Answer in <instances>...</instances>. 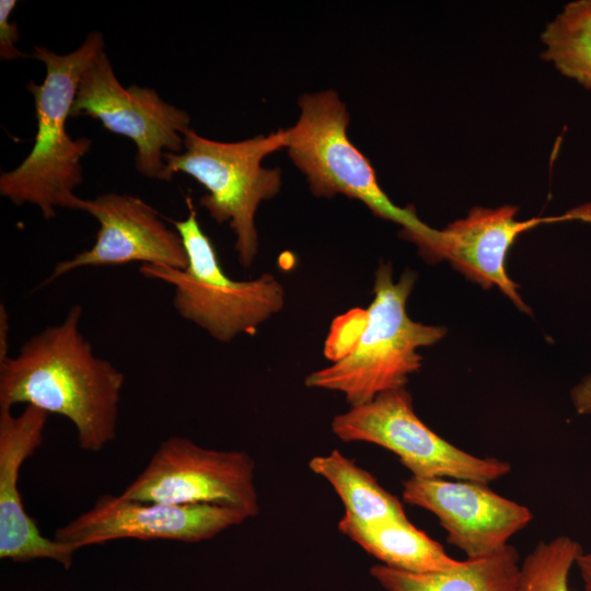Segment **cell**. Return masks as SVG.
<instances>
[{
    "instance_id": "cell-5",
    "label": "cell",
    "mask_w": 591,
    "mask_h": 591,
    "mask_svg": "<svg viewBox=\"0 0 591 591\" xmlns=\"http://www.w3.org/2000/svg\"><path fill=\"white\" fill-rule=\"evenodd\" d=\"M188 216L172 221L187 255L185 269L141 265L139 271L174 287L173 306L213 339L228 343L240 334H251L285 305L279 280L265 273L251 280L229 277L220 265L216 248L197 219L190 197Z\"/></svg>"
},
{
    "instance_id": "cell-2",
    "label": "cell",
    "mask_w": 591,
    "mask_h": 591,
    "mask_svg": "<svg viewBox=\"0 0 591 591\" xmlns=\"http://www.w3.org/2000/svg\"><path fill=\"white\" fill-rule=\"evenodd\" d=\"M415 281L412 270L394 281L392 266L381 264L370 305L334 320L324 350L333 363L310 373L304 384L340 392L350 407L405 387L408 376L421 367L417 350L436 344L447 333L442 326L418 323L407 315Z\"/></svg>"
},
{
    "instance_id": "cell-12",
    "label": "cell",
    "mask_w": 591,
    "mask_h": 591,
    "mask_svg": "<svg viewBox=\"0 0 591 591\" xmlns=\"http://www.w3.org/2000/svg\"><path fill=\"white\" fill-rule=\"evenodd\" d=\"M402 497L432 512L448 532V542L468 559L500 551L532 519L525 506L476 482L412 476L403 483Z\"/></svg>"
},
{
    "instance_id": "cell-21",
    "label": "cell",
    "mask_w": 591,
    "mask_h": 591,
    "mask_svg": "<svg viewBox=\"0 0 591 591\" xmlns=\"http://www.w3.org/2000/svg\"><path fill=\"white\" fill-rule=\"evenodd\" d=\"M15 5V0L0 1V58L2 60H13L24 56L15 47V43L19 39L16 23L10 21V15Z\"/></svg>"
},
{
    "instance_id": "cell-20",
    "label": "cell",
    "mask_w": 591,
    "mask_h": 591,
    "mask_svg": "<svg viewBox=\"0 0 591 591\" xmlns=\"http://www.w3.org/2000/svg\"><path fill=\"white\" fill-rule=\"evenodd\" d=\"M553 21L567 32L591 43V0L567 3Z\"/></svg>"
},
{
    "instance_id": "cell-15",
    "label": "cell",
    "mask_w": 591,
    "mask_h": 591,
    "mask_svg": "<svg viewBox=\"0 0 591 591\" xmlns=\"http://www.w3.org/2000/svg\"><path fill=\"white\" fill-rule=\"evenodd\" d=\"M338 530L383 565L413 573L449 571L462 560L450 557L441 544L409 520L359 522L344 514Z\"/></svg>"
},
{
    "instance_id": "cell-4",
    "label": "cell",
    "mask_w": 591,
    "mask_h": 591,
    "mask_svg": "<svg viewBox=\"0 0 591 591\" xmlns=\"http://www.w3.org/2000/svg\"><path fill=\"white\" fill-rule=\"evenodd\" d=\"M300 116L288 129L287 149L316 197L337 194L363 202L375 216L401 224L431 260L443 259V234L422 222L413 208L393 204L378 183L367 157L350 141L349 114L335 91L302 95Z\"/></svg>"
},
{
    "instance_id": "cell-6",
    "label": "cell",
    "mask_w": 591,
    "mask_h": 591,
    "mask_svg": "<svg viewBox=\"0 0 591 591\" xmlns=\"http://www.w3.org/2000/svg\"><path fill=\"white\" fill-rule=\"evenodd\" d=\"M287 141L288 129L222 142L201 137L189 128L184 134V150L163 155L171 178L175 173H185L207 189L200 205L217 223H229L235 234L239 263L244 268L252 266L258 251L256 211L281 187L280 170L264 167L262 161L286 148Z\"/></svg>"
},
{
    "instance_id": "cell-1",
    "label": "cell",
    "mask_w": 591,
    "mask_h": 591,
    "mask_svg": "<svg viewBox=\"0 0 591 591\" xmlns=\"http://www.w3.org/2000/svg\"><path fill=\"white\" fill-rule=\"evenodd\" d=\"M73 304L65 318L28 338L0 362V407L35 406L69 419L79 447L99 452L116 437L125 375L97 357Z\"/></svg>"
},
{
    "instance_id": "cell-9",
    "label": "cell",
    "mask_w": 591,
    "mask_h": 591,
    "mask_svg": "<svg viewBox=\"0 0 591 591\" xmlns=\"http://www.w3.org/2000/svg\"><path fill=\"white\" fill-rule=\"evenodd\" d=\"M91 116L108 131L131 139L136 146L135 167L149 178L170 182L165 150L179 153L189 115L165 102L158 92L136 84L124 88L105 50L84 70L71 117Z\"/></svg>"
},
{
    "instance_id": "cell-19",
    "label": "cell",
    "mask_w": 591,
    "mask_h": 591,
    "mask_svg": "<svg viewBox=\"0 0 591 591\" xmlns=\"http://www.w3.org/2000/svg\"><path fill=\"white\" fill-rule=\"evenodd\" d=\"M544 58L559 72L591 89V43L549 22L542 34Z\"/></svg>"
},
{
    "instance_id": "cell-8",
    "label": "cell",
    "mask_w": 591,
    "mask_h": 591,
    "mask_svg": "<svg viewBox=\"0 0 591 591\" xmlns=\"http://www.w3.org/2000/svg\"><path fill=\"white\" fill-rule=\"evenodd\" d=\"M254 471L255 462L246 452L208 449L171 436L121 495L167 505L227 506L250 519L259 512Z\"/></svg>"
},
{
    "instance_id": "cell-16",
    "label": "cell",
    "mask_w": 591,
    "mask_h": 591,
    "mask_svg": "<svg viewBox=\"0 0 591 591\" xmlns=\"http://www.w3.org/2000/svg\"><path fill=\"white\" fill-rule=\"evenodd\" d=\"M371 575L386 591H520L519 554L511 545L449 571L413 573L374 565Z\"/></svg>"
},
{
    "instance_id": "cell-18",
    "label": "cell",
    "mask_w": 591,
    "mask_h": 591,
    "mask_svg": "<svg viewBox=\"0 0 591 591\" xmlns=\"http://www.w3.org/2000/svg\"><path fill=\"white\" fill-rule=\"evenodd\" d=\"M581 553L568 536L540 542L521 565L520 591H570L569 572Z\"/></svg>"
},
{
    "instance_id": "cell-22",
    "label": "cell",
    "mask_w": 591,
    "mask_h": 591,
    "mask_svg": "<svg viewBox=\"0 0 591 591\" xmlns=\"http://www.w3.org/2000/svg\"><path fill=\"white\" fill-rule=\"evenodd\" d=\"M571 401L578 414L591 412V374L572 389Z\"/></svg>"
},
{
    "instance_id": "cell-17",
    "label": "cell",
    "mask_w": 591,
    "mask_h": 591,
    "mask_svg": "<svg viewBox=\"0 0 591 591\" xmlns=\"http://www.w3.org/2000/svg\"><path fill=\"white\" fill-rule=\"evenodd\" d=\"M309 467L331 484L345 506V514L352 519L364 523L408 520L398 498L340 451L312 457Z\"/></svg>"
},
{
    "instance_id": "cell-13",
    "label": "cell",
    "mask_w": 591,
    "mask_h": 591,
    "mask_svg": "<svg viewBox=\"0 0 591 591\" xmlns=\"http://www.w3.org/2000/svg\"><path fill=\"white\" fill-rule=\"evenodd\" d=\"M48 413L26 405L19 415L0 407V558L51 559L66 569L76 546L45 537L25 511L18 483L23 463L42 445Z\"/></svg>"
},
{
    "instance_id": "cell-14",
    "label": "cell",
    "mask_w": 591,
    "mask_h": 591,
    "mask_svg": "<svg viewBox=\"0 0 591 591\" xmlns=\"http://www.w3.org/2000/svg\"><path fill=\"white\" fill-rule=\"evenodd\" d=\"M517 212L518 207L510 205L472 208L465 218L441 230L443 259L482 287L499 288L520 310L529 312L519 296L517 283L507 274V254L522 232L555 219L520 221L515 218Z\"/></svg>"
},
{
    "instance_id": "cell-10",
    "label": "cell",
    "mask_w": 591,
    "mask_h": 591,
    "mask_svg": "<svg viewBox=\"0 0 591 591\" xmlns=\"http://www.w3.org/2000/svg\"><path fill=\"white\" fill-rule=\"evenodd\" d=\"M247 519L227 506L167 505L102 495L89 510L59 526L54 538L78 549L121 538L198 543Z\"/></svg>"
},
{
    "instance_id": "cell-23",
    "label": "cell",
    "mask_w": 591,
    "mask_h": 591,
    "mask_svg": "<svg viewBox=\"0 0 591 591\" xmlns=\"http://www.w3.org/2000/svg\"><path fill=\"white\" fill-rule=\"evenodd\" d=\"M9 316L5 305L0 304V362L9 358Z\"/></svg>"
},
{
    "instance_id": "cell-7",
    "label": "cell",
    "mask_w": 591,
    "mask_h": 591,
    "mask_svg": "<svg viewBox=\"0 0 591 591\" xmlns=\"http://www.w3.org/2000/svg\"><path fill=\"white\" fill-rule=\"evenodd\" d=\"M332 431L344 442H368L390 450L415 477H450L487 485L510 472L509 463L477 457L433 432L415 414L405 387L383 392L336 415Z\"/></svg>"
},
{
    "instance_id": "cell-3",
    "label": "cell",
    "mask_w": 591,
    "mask_h": 591,
    "mask_svg": "<svg viewBox=\"0 0 591 591\" xmlns=\"http://www.w3.org/2000/svg\"><path fill=\"white\" fill-rule=\"evenodd\" d=\"M103 50L104 39L99 31L90 32L69 54L34 47L32 57L46 68L42 84H27L35 104V141L19 166L1 173L0 194L16 206L35 205L47 220L56 216V208L76 207L78 196L73 192L83 182L80 161L92 141L86 137L73 139L67 132V120L84 70Z\"/></svg>"
},
{
    "instance_id": "cell-11",
    "label": "cell",
    "mask_w": 591,
    "mask_h": 591,
    "mask_svg": "<svg viewBox=\"0 0 591 591\" xmlns=\"http://www.w3.org/2000/svg\"><path fill=\"white\" fill-rule=\"evenodd\" d=\"M74 210L85 211L99 222L95 242L89 250L57 263L44 283L79 268L134 262L186 268L187 255L179 233L170 229L141 198L116 193L92 199L78 197Z\"/></svg>"
},
{
    "instance_id": "cell-24",
    "label": "cell",
    "mask_w": 591,
    "mask_h": 591,
    "mask_svg": "<svg viewBox=\"0 0 591 591\" xmlns=\"http://www.w3.org/2000/svg\"><path fill=\"white\" fill-rule=\"evenodd\" d=\"M583 583V591H591V553L579 555L576 560Z\"/></svg>"
}]
</instances>
